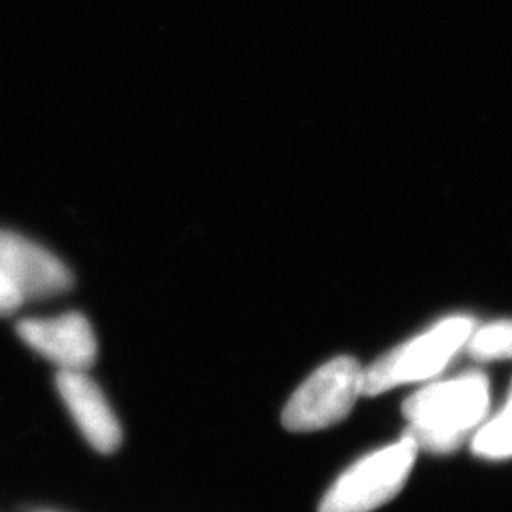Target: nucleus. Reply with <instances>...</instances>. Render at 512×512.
<instances>
[{"mask_svg": "<svg viewBox=\"0 0 512 512\" xmlns=\"http://www.w3.org/2000/svg\"><path fill=\"white\" fill-rule=\"evenodd\" d=\"M492 401L490 380L482 372H465L425 385L403 404L404 420L420 450L452 454L473 439L488 418Z\"/></svg>", "mask_w": 512, "mask_h": 512, "instance_id": "nucleus-1", "label": "nucleus"}, {"mask_svg": "<svg viewBox=\"0 0 512 512\" xmlns=\"http://www.w3.org/2000/svg\"><path fill=\"white\" fill-rule=\"evenodd\" d=\"M476 323L469 315H452L416 338L391 349L365 368L363 395L376 397L404 384L427 382L467 346Z\"/></svg>", "mask_w": 512, "mask_h": 512, "instance_id": "nucleus-2", "label": "nucleus"}, {"mask_svg": "<svg viewBox=\"0 0 512 512\" xmlns=\"http://www.w3.org/2000/svg\"><path fill=\"white\" fill-rule=\"evenodd\" d=\"M418 444L410 435L355 461L336 478L323 497L319 512H372L380 509L401 490L412 473Z\"/></svg>", "mask_w": 512, "mask_h": 512, "instance_id": "nucleus-3", "label": "nucleus"}, {"mask_svg": "<svg viewBox=\"0 0 512 512\" xmlns=\"http://www.w3.org/2000/svg\"><path fill=\"white\" fill-rule=\"evenodd\" d=\"M363 374L365 368L349 355L319 366L283 408V427L293 433H311L340 423L363 395Z\"/></svg>", "mask_w": 512, "mask_h": 512, "instance_id": "nucleus-4", "label": "nucleus"}, {"mask_svg": "<svg viewBox=\"0 0 512 512\" xmlns=\"http://www.w3.org/2000/svg\"><path fill=\"white\" fill-rule=\"evenodd\" d=\"M16 330L29 348L61 370L86 372L97 361V340L92 325L78 311L57 317L23 319Z\"/></svg>", "mask_w": 512, "mask_h": 512, "instance_id": "nucleus-5", "label": "nucleus"}, {"mask_svg": "<svg viewBox=\"0 0 512 512\" xmlns=\"http://www.w3.org/2000/svg\"><path fill=\"white\" fill-rule=\"evenodd\" d=\"M0 268L25 300L67 293L74 285L73 272L61 258L12 230H0Z\"/></svg>", "mask_w": 512, "mask_h": 512, "instance_id": "nucleus-6", "label": "nucleus"}, {"mask_svg": "<svg viewBox=\"0 0 512 512\" xmlns=\"http://www.w3.org/2000/svg\"><path fill=\"white\" fill-rule=\"evenodd\" d=\"M57 391L82 435L101 454H112L122 444V427L99 385L82 370H59Z\"/></svg>", "mask_w": 512, "mask_h": 512, "instance_id": "nucleus-7", "label": "nucleus"}, {"mask_svg": "<svg viewBox=\"0 0 512 512\" xmlns=\"http://www.w3.org/2000/svg\"><path fill=\"white\" fill-rule=\"evenodd\" d=\"M471 448L482 459L497 461L512 458V385L507 403L478 427L471 439Z\"/></svg>", "mask_w": 512, "mask_h": 512, "instance_id": "nucleus-8", "label": "nucleus"}, {"mask_svg": "<svg viewBox=\"0 0 512 512\" xmlns=\"http://www.w3.org/2000/svg\"><path fill=\"white\" fill-rule=\"evenodd\" d=\"M465 349L476 361L512 359V319L475 327Z\"/></svg>", "mask_w": 512, "mask_h": 512, "instance_id": "nucleus-9", "label": "nucleus"}, {"mask_svg": "<svg viewBox=\"0 0 512 512\" xmlns=\"http://www.w3.org/2000/svg\"><path fill=\"white\" fill-rule=\"evenodd\" d=\"M25 298L19 293L16 283L0 268V315H10L18 311Z\"/></svg>", "mask_w": 512, "mask_h": 512, "instance_id": "nucleus-10", "label": "nucleus"}]
</instances>
